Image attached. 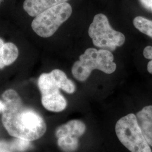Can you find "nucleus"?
Returning <instances> with one entry per match:
<instances>
[{
    "label": "nucleus",
    "mask_w": 152,
    "mask_h": 152,
    "mask_svg": "<svg viewBox=\"0 0 152 152\" xmlns=\"http://www.w3.org/2000/svg\"><path fill=\"white\" fill-rule=\"evenodd\" d=\"M147 70L149 73L152 75V60L150 61L147 65Z\"/></svg>",
    "instance_id": "nucleus-17"
},
{
    "label": "nucleus",
    "mask_w": 152,
    "mask_h": 152,
    "mask_svg": "<svg viewBox=\"0 0 152 152\" xmlns=\"http://www.w3.org/2000/svg\"><path fill=\"white\" fill-rule=\"evenodd\" d=\"M69 0H25L23 9L29 16L35 17L50 8Z\"/></svg>",
    "instance_id": "nucleus-9"
},
{
    "label": "nucleus",
    "mask_w": 152,
    "mask_h": 152,
    "mask_svg": "<svg viewBox=\"0 0 152 152\" xmlns=\"http://www.w3.org/2000/svg\"><path fill=\"white\" fill-rule=\"evenodd\" d=\"M1 1H2V0H0V4H1Z\"/></svg>",
    "instance_id": "nucleus-20"
},
{
    "label": "nucleus",
    "mask_w": 152,
    "mask_h": 152,
    "mask_svg": "<svg viewBox=\"0 0 152 152\" xmlns=\"http://www.w3.org/2000/svg\"><path fill=\"white\" fill-rule=\"evenodd\" d=\"M0 152H14L11 149L10 142L7 141H0Z\"/></svg>",
    "instance_id": "nucleus-14"
},
{
    "label": "nucleus",
    "mask_w": 152,
    "mask_h": 152,
    "mask_svg": "<svg viewBox=\"0 0 152 152\" xmlns=\"http://www.w3.org/2000/svg\"><path fill=\"white\" fill-rule=\"evenodd\" d=\"M136 117L143 135L152 147V105L144 107L136 113Z\"/></svg>",
    "instance_id": "nucleus-7"
},
{
    "label": "nucleus",
    "mask_w": 152,
    "mask_h": 152,
    "mask_svg": "<svg viewBox=\"0 0 152 152\" xmlns=\"http://www.w3.org/2000/svg\"><path fill=\"white\" fill-rule=\"evenodd\" d=\"M57 144L63 152H75L79 148L80 141L77 137L64 136L58 138Z\"/></svg>",
    "instance_id": "nucleus-11"
},
{
    "label": "nucleus",
    "mask_w": 152,
    "mask_h": 152,
    "mask_svg": "<svg viewBox=\"0 0 152 152\" xmlns=\"http://www.w3.org/2000/svg\"><path fill=\"white\" fill-rule=\"evenodd\" d=\"M113 60L114 56L110 51L88 48L80 56L79 60L73 64L72 73L77 81L80 82L86 81L95 69L112 74L117 68Z\"/></svg>",
    "instance_id": "nucleus-3"
},
{
    "label": "nucleus",
    "mask_w": 152,
    "mask_h": 152,
    "mask_svg": "<svg viewBox=\"0 0 152 152\" xmlns=\"http://www.w3.org/2000/svg\"><path fill=\"white\" fill-rule=\"evenodd\" d=\"M86 126L81 120H73L59 126L55 130V136L58 138L69 136L80 138L86 132Z\"/></svg>",
    "instance_id": "nucleus-8"
},
{
    "label": "nucleus",
    "mask_w": 152,
    "mask_h": 152,
    "mask_svg": "<svg viewBox=\"0 0 152 152\" xmlns=\"http://www.w3.org/2000/svg\"><path fill=\"white\" fill-rule=\"evenodd\" d=\"M14 152H24L32 147L31 141L23 139L15 138L10 142Z\"/></svg>",
    "instance_id": "nucleus-13"
},
{
    "label": "nucleus",
    "mask_w": 152,
    "mask_h": 152,
    "mask_svg": "<svg viewBox=\"0 0 152 152\" xmlns=\"http://www.w3.org/2000/svg\"><path fill=\"white\" fill-rule=\"evenodd\" d=\"M19 56V50L12 42L4 43L0 49V69L11 65Z\"/></svg>",
    "instance_id": "nucleus-10"
},
{
    "label": "nucleus",
    "mask_w": 152,
    "mask_h": 152,
    "mask_svg": "<svg viewBox=\"0 0 152 152\" xmlns=\"http://www.w3.org/2000/svg\"><path fill=\"white\" fill-rule=\"evenodd\" d=\"M72 8L68 2L54 6L35 16L31 26L39 37L49 38L71 16Z\"/></svg>",
    "instance_id": "nucleus-5"
},
{
    "label": "nucleus",
    "mask_w": 152,
    "mask_h": 152,
    "mask_svg": "<svg viewBox=\"0 0 152 152\" xmlns=\"http://www.w3.org/2000/svg\"><path fill=\"white\" fill-rule=\"evenodd\" d=\"M144 56L148 59L152 60V46H148L143 50Z\"/></svg>",
    "instance_id": "nucleus-15"
},
{
    "label": "nucleus",
    "mask_w": 152,
    "mask_h": 152,
    "mask_svg": "<svg viewBox=\"0 0 152 152\" xmlns=\"http://www.w3.org/2000/svg\"><path fill=\"white\" fill-rule=\"evenodd\" d=\"M141 5L145 9L152 12V0H139Z\"/></svg>",
    "instance_id": "nucleus-16"
},
{
    "label": "nucleus",
    "mask_w": 152,
    "mask_h": 152,
    "mask_svg": "<svg viewBox=\"0 0 152 152\" xmlns=\"http://www.w3.org/2000/svg\"><path fill=\"white\" fill-rule=\"evenodd\" d=\"M115 131L120 142L131 152H152L137 124L136 115L130 113L121 118Z\"/></svg>",
    "instance_id": "nucleus-4"
},
{
    "label": "nucleus",
    "mask_w": 152,
    "mask_h": 152,
    "mask_svg": "<svg viewBox=\"0 0 152 152\" xmlns=\"http://www.w3.org/2000/svg\"><path fill=\"white\" fill-rule=\"evenodd\" d=\"M38 88L41 94V103L45 108L50 112H60L67 106V102L60 90L72 94L76 91L74 82L60 69L41 74L38 79Z\"/></svg>",
    "instance_id": "nucleus-2"
},
{
    "label": "nucleus",
    "mask_w": 152,
    "mask_h": 152,
    "mask_svg": "<svg viewBox=\"0 0 152 152\" xmlns=\"http://www.w3.org/2000/svg\"><path fill=\"white\" fill-rule=\"evenodd\" d=\"M4 108V104L2 101L0 100V112H2Z\"/></svg>",
    "instance_id": "nucleus-18"
},
{
    "label": "nucleus",
    "mask_w": 152,
    "mask_h": 152,
    "mask_svg": "<svg viewBox=\"0 0 152 152\" xmlns=\"http://www.w3.org/2000/svg\"><path fill=\"white\" fill-rule=\"evenodd\" d=\"M2 98V122L10 135L30 141L44 136L47 130L44 118L36 110L25 107L16 91L8 89Z\"/></svg>",
    "instance_id": "nucleus-1"
},
{
    "label": "nucleus",
    "mask_w": 152,
    "mask_h": 152,
    "mask_svg": "<svg viewBox=\"0 0 152 152\" xmlns=\"http://www.w3.org/2000/svg\"><path fill=\"white\" fill-rule=\"evenodd\" d=\"M4 41H3V39L1 38H0V49L2 48V46H3V45L4 44Z\"/></svg>",
    "instance_id": "nucleus-19"
},
{
    "label": "nucleus",
    "mask_w": 152,
    "mask_h": 152,
    "mask_svg": "<svg viewBox=\"0 0 152 152\" xmlns=\"http://www.w3.org/2000/svg\"><path fill=\"white\" fill-rule=\"evenodd\" d=\"M88 33L94 46L110 51L122 46L125 42L124 34L111 27L108 18L103 14L94 16Z\"/></svg>",
    "instance_id": "nucleus-6"
},
{
    "label": "nucleus",
    "mask_w": 152,
    "mask_h": 152,
    "mask_svg": "<svg viewBox=\"0 0 152 152\" xmlns=\"http://www.w3.org/2000/svg\"><path fill=\"white\" fill-rule=\"evenodd\" d=\"M133 24L137 29L152 38V20L142 16H136L133 20Z\"/></svg>",
    "instance_id": "nucleus-12"
}]
</instances>
